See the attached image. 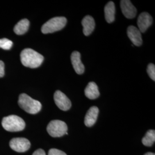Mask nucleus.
Segmentation results:
<instances>
[{"instance_id": "nucleus-14", "label": "nucleus", "mask_w": 155, "mask_h": 155, "mask_svg": "<svg viewBox=\"0 0 155 155\" xmlns=\"http://www.w3.org/2000/svg\"><path fill=\"white\" fill-rule=\"evenodd\" d=\"M84 94L90 100H95L100 96L98 86L94 82H90L84 90Z\"/></svg>"}, {"instance_id": "nucleus-7", "label": "nucleus", "mask_w": 155, "mask_h": 155, "mask_svg": "<svg viewBox=\"0 0 155 155\" xmlns=\"http://www.w3.org/2000/svg\"><path fill=\"white\" fill-rule=\"evenodd\" d=\"M12 149L17 152H24L27 151L31 147V143L28 139L22 137L12 139L9 143Z\"/></svg>"}, {"instance_id": "nucleus-11", "label": "nucleus", "mask_w": 155, "mask_h": 155, "mask_svg": "<svg viewBox=\"0 0 155 155\" xmlns=\"http://www.w3.org/2000/svg\"><path fill=\"white\" fill-rule=\"evenodd\" d=\"M99 113V109L96 106H92L87 111L85 118L84 124L87 127H91L93 126L97 121L98 116Z\"/></svg>"}, {"instance_id": "nucleus-4", "label": "nucleus", "mask_w": 155, "mask_h": 155, "mask_svg": "<svg viewBox=\"0 0 155 155\" xmlns=\"http://www.w3.org/2000/svg\"><path fill=\"white\" fill-rule=\"evenodd\" d=\"M67 23V18L64 17H54L45 22L41 27V32L44 34L51 33L61 31Z\"/></svg>"}, {"instance_id": "nucleus-2", "label": "nucleus", "mask_w": 155, "mask_h": 155, "mask_svg": "<svg viewBox=\"0 0 155 155\" xmlns=\"http://www.w3.org/2000/svg\"><path fill=\"white\" fill-rule=\"evenodd\" d=\"M18 104L22 109L31 114H35L39 113L42 106L39 101L34 100L25 93L20 95Z\"/></svg>"}, {"instance_id": "nucleus-15", "label": "nucleus", "mask_w": 155, "mask_h": 155, "mask_svg": "<svg viewBox=\"0 0 155 155\" xmlns=\"http://www.w3.org/2000/svg\"><path fill=\"white\" fill-rule=\"evenodd\" d=\"M105 17L106 20L108 23H111L115 20V13L116 8L115 5L113 2H109L105 7Z\"/></svg>"}, {"instance_id": "nucleus-5", "label": "nucleus", "mask_w": 155, "mask_h": 155, "mask_svg": "<svg viewBox=\"0 0 155 155\" xmlns=\"http://www.w3.org/2000/svg\"><path fill=\"white\" fill-rule=\"evenodd\" d=\"M68 127L66 124L61 120H53L48 124L47 130L51 136L60 137L67 133Z\"/></svg>"}, {"instance_id": "nucleus-3", "label": "nucleus", "mask_w": 155, "mask_h": 155, "mask_svg": "<svg viewBox=\"0 0 155 155\" xmlns=\"http://www.w3.org/2000/svg\"><path fill=\"white\" fill-rule=\"evenodd\" d=\"M2 125L7 131L20 132L24 129L25 123L21 117L16 115H11L3 118Z\"/></svg>"}, {"instance_id": "nucleus-20", "label": "nucleus", "mask_w": 155, "mask_h": 155, "mask_svg": "<svg viewBox=\"0 0 155 155\" xmlns=\"http://www.w3.org/2000/svg\"><path fill=\"white\" fill-rule=\"evenodd\" d=\"M48 155H67L65 152L57 149H51L48 152Z\"/></svg>"}, {"instance_id": "nucleus-18", "label": "nucleus", "mask_w": 155, "mask_h": 155, "mask_svg": "<svg viewBox=\"0 0 155 155\" xmlns=\"http://www.w3.org/2000/svg\"><path fill=\"white\" fill-rule=\"evenodd\" d=\"M13 42L9 39L4 38L0 39V48L4 50H8L11 48Z\"/></svg>"}, {"instance_id": "nucleus-22", "label": "nucleus", "mask_w": 155, "mask_h": 155, "mask_svg": "<svg viewBox=\"0 0 155 155\" xmlns=\"http://www.w3.org/2000/svg\"><path fill=\"white\" fill-rule=\"evenodd\" d=\"M32 155H46L45 150L42 149H39L35 150Z\"/></svg>"}, {"instance_id": "nucleus-16", "label": "nucleus", "mask_w": 155, "mask_h": 155, "mask_svg": "<svg viewBox=\"0 0 155 155\" xmlns=\"http://www.w3.org/2000/svg\"><path fill=\"white\" fill-rule=\"evenodd\" d=\"M29 27V20L25 18L20 20L14 28V32L17 35H21L28 31Z\"/></svg>"}, {"instance_id": "nucleus-6", "label": "nucleus", "mask_w": 155, "mask_h": 155, "mask_svg": "<svg viewBox=\"0 0 155 155\" xmlns=\"http://www.w3.org/2000/svg\"><path fill=\"white\" fill-rule=\"evenodd\" d=\"M54 98L56 105L61 110H68L71 108V102L70 100L61 91H56Z\"/></svg>"}, {"instance_id": "nucleus-19", "label": "nucleus", "mask_w": 155, "mask_h": 155, "mask_svg": "<svg viewBox=\"0 0 155 155\" xmlns=\"http://www.w3.org/2000/svg\"><path fill=\"white\" fill-rule=\"evenodd\" d=\"M147 73L153 81H155V66L154 64L150 63L147 67Z\"/></svg>"}, {"instance_id": "nucleus-12", "label": "nucleus", "mask_w": 155, "mask_h": 155, "mask_svg": "<svg viewBox=\"0 0 155 155\" xmlns=\"http://www.w3.org/2000/svg\"><path fill=\"white\" fill-rule=\"evenodd\" d=\"M71 61L75 71L78 74H82L84 71V66L81 60V54L78 51H74L71 55Z\"/></svg>"}, {"instance_id": "nucleus-13", "label": "nucleus", "mask_w": 155, "mask_h": 155, "mask_svg": "<svg viewBox=\"0 0 155 155\" xmlns=\"http://www.w3.org/2000/svg\"><path fill=\"white\" fill-rule=\"evenodd\" d=\"M82 25L83 26V32L86 36H89L92 33L95 28V23L94 18L91 16L84 17L82 21Z\"/></svg>"}, {"instance_id": "nucleus-10", "label": "nucleus", "mask_w": 155, "mask_h": 155, "mask_svg": "<svg viewBox=\"0 0 155 155\" xmlns=\"http://www.w3.org/2000/svg\"><path fill=\"white\" fill-rule=\"evenodd\" d=\"M127 35L134 45L140 46L143 44L141 33L136 27L133 25L129 26L127 29Z\"/></svg>"}, {"instance_id": "nucleus-1", "label": "nucleus", "mask_w": 155, "mask_h": 155, "mask_svg": "<svg viewBox=\"0 0 155 155\" xmlns=\"http://www.w3.org/2000/svg\"><path fill=\"white\" fill-rule=\"evenodd\" d=\"M20 59L23 66L31 68L39 67L44 61V56L31 48L22 50Z\"/></svg>"}, {"instance_id": "nucleus-9", "label": "nucleus", "mask_w": 155, "mask_h": 155, "mask_svg": "<svg viewBox=\"0 0 155 155\" xmlns=\"http://www.w3.org/2000/svg\"><path fill=\"white\" fill-rule=\"evenodd\" d=\"M153 22L152 17L147 12L141 13L137 19V25L139 31L141 33L145 32Z\"/></svg>"}, {"instance_id": "nucleus-8", "label": "nucleus", "mask_w": 155, "mask_h": 155, "mask_svg": "<svg viewBox=\"0 0 155 155\" xmlns=\"http://www.w3.org/2000/svg\"><path fill=\"white\" fill-rule=\"evenodd\" d=\"M121 9L124 16L129 19L135 17L137 14L136 8L133 6L130 1L122 0L120 2Z\"/></svg>"}, {"instance_id": "nucleus-21", "label": "nucleus", "mask_w": 155, "mask_h": 155, "mask_svg": "<svg viewBox=\"0 0 155 155\" xmlns=\"http://www.w3.org/2000/svg\"><path fill=\"white\" fill-rule=\"evenodd\" d=\"M4 62L1 61H0V78L3 77L5 74L4 71Z\"/></svg>"}, {"instance_id": "nucleus-17", "label": "nucleus", "mask_w": 155, "mask_h": 155, "mask_svg": "<svg viewBox=\"0 0 155 155\" xmlns=\"http://www.w3.org/2000/svg\"><path fill=\"white\" fill-rule=\"evenodd\" d=\"M155 141V131L154 130H150L145 134L142 139V143L145 146L151 147Z\"/></svg>"}, {"instance_id": "nucleus-23", "label": "nucleus", "mask_w": 155, "mask_h": 155, "mask_svg": "<svg viewBox=\"0 0 155 155\" xmlns=\"http://www.w3.org/2000/svg\"><path fill=\"white\" fill-rule=\"evenodd\" d=\"M144 155H155L154 153H152V152H148V153H146Z\"/></svg>"}]
</instances>
